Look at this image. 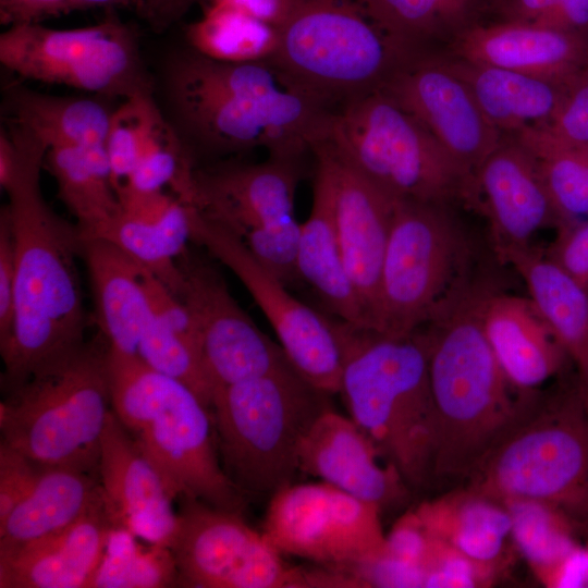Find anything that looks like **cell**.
<instances>
[{"instance_id": "18", "label": "cell", "mask_w": 588, "mask_h": 588, "mask_svg": "<svg viewBox=\"0 0 588 588\" xmlns=\"http://www.w3.org/2000/svg\"><path fill=\"white\" fill-rule=\"evenodd\" d=\"M463 206L485 218L494 258L560 225L536 158L513 135H503L470 173Z\"/></svg>"}, {"instance_id": "27", "label": "cell", "mask_w": 588, "mask_h": 588, "mask_svg": "<svg viewBox=\"0 0 588 588\" xmlns=\"http://www.w3.org/2000/svg\"><path fill=\"white\" fill-rule=\"evenodd\" d=\"M98 332L111 351L138 357L150 316L147 269L102 238L82 240Z\"/></svg>"}, {"instance_id": "48", "label": "cell", "mask_w": 588, "mask_h": 588, "mask_svg": "<svg viewBox=\"0 0 588 588\" xmlns=\"http://www.w3.org/2000/svg\"><path fill=\"white\" fill-rule=\"evenodd\" d=\"M15 245L5 206L0 211V353L11 340L14 318Z\"/></svg>"}, {"instance_id": "10", "label": "cell", "mask_w": 588, "mask_h": 588, "mask_svg": "<svg viewBox=\"0 0 588 588\" xmlns=\"http://www.w3.org/2000/svg\"><path fill=\"white\" fill-rule=\"evenodd\" d=\"M270 60L334 109L381 90L411 54L354 0H296Z\"/></svg>"}, {"instance_id": "4", "label": "cell", "mask_w": 588, "mask_h": 588, "mask_svg": "<svg viewBox=\"0 0 588 588\" xmlns=\"http://www.w3.org/2000/svg\"><path fill=\"white\" fill-rule=\"evenodd\" d=\"M332 318L348 416L413 492L432 487L436 421L421 333L394 336Z\"/></svg>"}, {"instance_id": "21", "label": "cell", "mask_w": 588, "mask_h": 588, "mask_svg": "<svg viewBox=\"0 0 588 588\" xmlns=\"http://www.w3.org/2000/svg\"><path fill=\"white\" fill-rule=\"evenodd\" d=\"M298 471L376 504L381 512L404 504L413 493L358 425L333 407L316 419L303 439Z\"/></svg>"}, {"instance_id": "13", "label": "cell", "mask_w": 588, "mask_h": 588, "mask_svg": "<svg viewBox=\"0 0 588 588\" xmlns=\"http://www.w3.org/2000/svg\"><path fill=\"white\" fill-rule=\"evenodd\" d=\"M192 242L243 283L273 329L293 367L322 392L339 394L343 348L331 315L295 297L237 235L191 206Z\"/></svg>"}, {"instance_id": "32", "label": "cell", "mask_w": 588, "mask_h": 588, "mask_svg": "<svg viewBox=\"0 0 588 588\" xmlns=\"http://www.w3.org/2000/svg\"><path fill=\"white\" fill-rule=\"evenodd\" d=\"M411 53L442 52L483 22L493 0H354Z\"/></svg>"}, {"instance_id": "8", "label": "cell", "mask_w": 588, "mask_h": 588, "mask_svg": "<svg viewBox=\"0 0 588 588\" xmlns=\"http://www.w3.org/2000/svg\"><path fill=\"white\" fill-rule=\"evenodd\" d=\"M108 348L98 332L69 357L5 393L0 441L42 466L98 475L101 436L112 411Z\"/></svg>"}, {"instance_id": "30", "label": "cell", "mask_w": 588, "mask_h": 588, "mask_svg": "<svg viewBox=\"0 0 588 588\" xmlns=\"http://www.w3.org/2000/svg\"><path fill=\"white\" fill-rule=\"evenodd\" d=\"M101 494L98 475L45 467L33 489L0 523V559L71 526Z\"/></svg>"}, {"instance_id": "42", "label": "cell", "mask_w": 588, "mask_h": 588, "mask_svg": "<svg viewBox=\"0 0 588 588\" xmlns=\"http://www.w3.org/2000/svg\"><path fill=\"white\" fill-rule=\"evenodd\" d=\"M301 224L294 218L238 236L255 259L290 289L301 283L297 270Z\"/></svg>"}, {"instance_id": "2", "label": "cell", "mask_w": 588, "mask_h": 588, "mask_svg": "<svg viewBox=\"0 0 588 588\" xmlns=\"http://www.w3.org/2000/svg\"><path fill=\"white\" fill-rule=\"evenodd\" d=\"M19 154L15 177L4 205L15 245L12 335L1 352L5 394L81 348L87 318L77 257L78 228L46 201L40 174L48 147L29 131L10 127Z\"/></svg>"}, {"instance_id": "1", "label": "cell", "mask_w": 588, "mask_h": 588, "mask_svg": "<svg viewBox=\"0 0 588 588\" xmlns=\"http://www.w3.org/2000/svg\"><path fill=\"white\" fill-rule=\"evenodd\" d=\"M154 95L194 159L256 148L302 158L326 138L336 110L270 60L224 62L189 47L167 58Z\"/></svg>"}, {"instance_id": "51", "label": "cell", "mask_w": 588, "mask_h": 588, "mask_svg": "<svg viewBox=\"0 0 588 588\" xmlns=\"http://www.w3.org/2000/svg\"><path fill=\"white\" fill-rule=\"evenodd\" d=\"M550 588L588 587V544H577L551 565L535 573Z\"/></svg>"}, {"instance_id": "43", "label": "cell", "mask_w": 588, "mask_h": 588, "mask_svg": "<svg viewBox=\"0 0 588 588\" xmlns=\"http://www.w3.org/2000/svg\"><path fill=\"white\" fill-rule=\"evenodd\" d=\"M426 588H475L488 586L498 566L477 562L457 549L434 538L425 564Z\"/></svg>"}, {"instance_id": "31", "label": "cell", "mask_w": 588, "mask_h": 588, "mask_svg": "<svg viewBox=\"0 0 588 588\" xmlns=\"http://www.w3.org/2000/svg\"><path fill=\"white\" fill-rule=\"evenodd\" d=\"M414 510L433 538L477 562L504 563L511 518L502 503L463 485L422 501Z\"/></svg>"}, {"instance_id": "35", "label": "cell", "mask_w": 588, "mask_h": 588, "mask_svg": "<svg viewBox=\"0 0 588 588\" xmlns=\"http://www.w3.org/2000/svg\"><path fill=\"white\" fill-rule=\"evenodd\" d=\"M191 206L174 195L154 218L120 210L95 238L112 243L179 296L183 279L177 258L192 242Z\"/></svg>"}, {"instance_id": "45", "label": "cell", "mask_w": 588, "mask_h": 588, "mask_svg": "<svg viewBox=\"0 0 588 588\" xmlns=\"http://www.w3.org/2000/svg\"><path fill=\"white\" fill-rule=\"evenodd\" d=\"M45 467L0 441V523L33 489Z\"/></svg>"}, {"instance_id": "52", "label": "cell", "mask_w": 588, "mask_h": 588, "mask_svg": "<svg viewBox=\"0 0 588 588\" xmlns=\"http://www.w3.org/2000/svg\"><path fill=\"white\" fill-rule=\"evenodd\" d=\"M207 2L235 7L280 28L290 16L296 0H207Z\"/></svg>"}, {"instance_id": "25", "label": "cell", "mask_w": 588, "mask_h": 588, "mask_svg": "<svg viewBox=\"0 0 588 588\" xmlns=\"http://www.w3.org/2000/svg\"><path fill=\"white\" fill-rule=\"evenodd\" d=\"M313 203L301 224L297 270L321 302L324 313L350 324L369 328L359 296L346 271L334 222V188L329 159L316 144Z\"/></svg>"}, {"instance_id": "29", "label": "cell", "mask_w": 588, "mask_h": 588, "mask_svg": "<svg viewBox=\"0 0 588 588\" xmlns=\"http://www.w3.org/2000/svg\"><path fill=\"white\" fill-rule=\"evenodd\" d=\"M442 54L467 85L486 118L503 135L547 126L561 105L568 82Z\"/></svg>"}, {"instance_id": "17", "label": "cell", "mask_w": 588, "mask_h": 588, "mask_svg": "<svg viewBox=\"0 0 588 588\" xmlns=\"http://www.w3.org/2000/svg\"><path fill=\"white\" fill-rule=\"evenodd\" d=\"M381 90L414 115L469 173L503 138L441 52L411 54Z\"/></svg>"}, {"instance_id": "54", "label": "cell", "mask_w": 588, "mask_h": 588, "mask_svg": "<svg viewBox=\"0 0 588 588\" xmlns=\"http://www.w3.org/2000/svg\"><path fill=\"white\" fill-rule=\"evenodd\" d=\"M569 29L588 35V0H559Z\"/></svg>"}, {"instance_id": "37", "label": "cell", "mask_w": 588, "mask_h": 588, "mask_svg": "<svg viewBox=\"0 0 588 588\" xmlns=\"http://www.w3.org/2000/svg\"><path fill=\"white\" fill-rule=\"evenodd\" d=\"M513 136L538 162L559 217L558 229L587 220L588 148L564 144L543 127L526 128Z\"/></svg>"}, {"instance_id": "23", "label": "cell", "mask_w": 588, "mask_h": 588, "mask_svg": "<svg viewBox=\"0 0 588 588\" xmlns=\"http://www.w3.org/2000/svg\"><path fill=\"white\" fill-rule=\"evenodd\" d=\"M489 346L510 384L530 393L566 373L572 364L529 296L489 286L479 303Z\"/></svg>"}, {"instance_id": "12", "label": "cell", "mask_w": 588, "mask_h": 588, "mask_svg": "<svg viewBox=\"0 0 588 588\" xmlns=\"http://www.w3.org/2000/svg\"><path fill=\"white\" fill-rule=\"evenodd\" d=\"M0 62L21 78L107 99L155 90L135 30L114 16L77 28L42 23L7 27L0 35Z\"/></svg>"}, {"instance_id": "50", "label": "cell", "mask_w": 588, "mask_h": 588, "mask_svg": "<svg viewBox=\"0 0 588 588\" xmlns=\"http://www.w3.org/2000/svg\"><path fill=\"white\" fill-rule=\"evenodd\" d=\"M73 11L72 0H0V23L7 27L38 24Z\"/></svg>"}, {"instance_id": "7", "label": "cell", "mask_w": 588, "mask_h": 588, "mask_svg": "<svg viewBox=\"0 0 588 588\" xmlns=\"http://www.w3.org/2000/svg\"><path fill=\"white\" fill-rule=\"evenodd\" d=\"M330 396L293 365L215 391L210 411L230 481L246 497H271L292 483L301 443L332 407Z\"/></svg>"}, {"instance_id": "46", "label": "cell", "mask_w": 588, "mask_h": 588, "mask_svg": "<svg viewBox=\"0 0 588 588\" xmlns=\"http://www.w3.org/2000/svg\"><path fill=\"white\" fill-rule=\"evenodd\" d=\"M546 256L588 290V219L556 230Z\"/></svg>"}, {"instance_id": "5", "label": "cell", "mask_w": 588, "mask_h": 588, "mask_svg": "<svg viewBox=\"0 0 588 588\" xmlns=\"http://www.w3.org/2000/svg\"><path fill=\"white\" fill-rule=\"evenodd\" d=\"M107 365L112 409L173 498L242 514L246 495L222 468L210 408L139 357L108 348Z\"/></svg>"}, {"instance_id": "40", "label": "cell", "mask_w": 588, "mask_h": 588, "mask_svg": "<svg viewBox=\"0 0 588 588\" xmlns=\"http://www.w3.org/2000/svg\"><path fill=\"white\" fill-rule=\"evenodd\" d=\"M195 169L193 155L162 114L135 168L117 194L146 195L170 187L171 193L194 205Z\"/></svg>"}, {"instance_id": "16", "label": "cell", "mask_w": 588, "mask_h": 588, "mask_svg": "<svg viewBox=\"0 0 588 588\" xmlns=\"http://www.w3.org/2000/svg\"><path fill=\"white\" fill-rule=\"evenodd\" d=\"M177 265L183 279L179 297L196 321L212 395L218 389L292 365L281 345L236 302L211 260L188 247Z\"/></svg>"}, {"instance_id": "11", "label": "cell", "mask_w": 588, "mask_h": 588, "mask_svg": "<svg viewBox=\"0 0 588 588\" xmlns=\"http://www.w3.org/2000/svg\"><path fill=\"white\" fill-rule=\"evenodd\" d=\"M326 138L395 200L463 205L470 173L383 90L336 109Z\"/></svg>"}, {"instance_id": "49", "label": "cell", "mask_w": 588, "mask_h": 588, "mask_svg": "<svg viewBox=\"0 0 588 588\" xmlns=\"http://www.w3.org/2000/svg\"><path fill=\"white\" fill-rule=\"evenodd\" d=\"M492 12L501 21L569 29L559 0H493Z\"/></svg>"}, {"instance_id": "41", "label": "cell", "mask_w": 588, "mask_h": 588, "mask_svg": "<svg viewBox=\"0 0 588 588\" xmlns=\"http://www.w3.org/2000/svg\"><path fill=\"white\" fill-rule=\"evenodd\" d=\"M161 117L154 94L132 96L115 106L103 147L117 192L135 168Z\"/></svg>"}, {"instance_id": "6", "label": "cell", "mask_w": 588, "mask_h": 588, "mask_svg": "<svg viewBox=\"0 0 588 588\" xmlns=\"http://www.w3.org/2000/svg\"><path fill=\"white\" fill-rule=\"evenodd\" d=\"M499 502L528 499L562 510L588 532V411L574 372L524 407L464 482Z\"/></svg>"}, {"instance_id": "47", "label": "cell", "mask_w": 588, "mask_h": 588, "mask_svg": "<svg viewBox=\"0 0 588 588\" xmlns=\"http://www.w3.org/2000/svg\"><path fill=\"white\" fill-rule=\"evenodd\" d=\"M433 543L434 538L412 509L401 515L385 534L384 553L424 568Z\"/></svg>"}, {"instance_id": "15", "label": "cell", "mask_w": 588, "mask_h": 588, "mask_svg": "<svg viewBox=\"0 0 588 588\" xmlns=\"http://www.w3.org/2000/svg\"><path fill=\"white\" fill-rule=\"evenodd\" d=\"M381 514L327 482H292L271 495L261 531L283 555L336 566L384 553Z\"/></svg>"}, {"instance_id": "24", "label": "cell", "mask_w": 588, "mask_h": 588, "mask_svg": "<svg viewBox=\"0 0 588 588\" xmlns=\"http://www.w3.org/2000/svg\"><path fill=\"white\" fill-rule=\"evenodd\" d=\"M442 53L534 76L569 81L588 65V35L561 27L481 22Z\"/></svg>"}, {"instance_id": "3", "label": "cell", "mask_w": 588, "mask_h": 588, "mask_svg": "<svg viewBox=\"0 0 588 588\" xmlns=\"http://www.w3.org/2000/svg\"><path fill=\"white\" fill-rule=\"evenodd\" d=\"M487 273L419 331L436 421L432 483H464L520 414L518 393L502 372L482 331L479 303L494 284Z\"/></svg>"}, {"instance_id": "33", "label": "cell", "mask_w": 588, "mask_h": 588, "mask_svg": "<svg viewBox=\"0 0 588 588\" xmlns=\"http://www.w3.org/2000/svg\"><path fill=\"white\" fill-rule=\"evenodd\" d=\"M100 96L44 94L23 85L5 89L10 122L54 146H103L113 107Z\"/></svg>"}, {"instance_id": "26", "label": "cell", "mask_w": 588, "mask_h": 588, "mask_svg": "<svg viewBox=\"0 0 588 588\" xmlns=\"http://www.w3.org/2000/svg\"><path fill=\"white\" fill-rule=\"evenodd\" d=\"M115 527L101 494L71 526L0 559V588H86Z\"/></svg>"}, {"instance_id": "53", "label": "cell", "mask_w": 588, "mask_h": 588, "mask_svg": "<svg viewBox=\"0 0 588 588\" xmlns=\"http://www.w3.org/2000/svg\"><path fill=\"white\" fill-rule=\"evenodd\" d=\"M194 0H146L144 16L162 28L179 19Z\"/></svg>"}, {"instance_id": "44", "label": "cell", "mask_w": 588, "mask_h": 588, "mask_svg": "<svg viewBox=\"0 0 588 588\" xmlns=\"http://www.w3.org/2000/svg\"><path fill=\"white\" fill-rule=\"evenodd\" d=\"M543 128L564 144L588 148V74L567 82L554 118Z\"/></svg>"}, {"instance_id": "38", "label": "cell", "mask_w": 588, "mask_h": 588, "mask_svg": "<svg viewBox=\"0 0 588 588\" xmlns=\"http://www.w3.org/2000/svg\"><path fill=\"white\" fill-rule=\"evenodd\" d=\"M131 531L115 527L86 588L177 587L179 572L169 547H143Z\"/></svg>"}, {"instance_id": "36", "label": "cell", "mask_w": 588, "mask_h": 588, "mask_svg": "<svg viewBox=\"0 0 588 588\" xmlns=\"http://www.w3.org/2000/svg\"><path fill=\"white\" fill-rule=\"evenodd\" d=\"M185 34L191 49L224 62L271 60L280 37L279 28L241 9L218 3H208Z\"/></svg>"}, {"instance_id": "14", "label": "cell", "mask_w": 588, "mask_h": 588, "mask_svg": "<svg viewBox=\"0 0 588 588\" xmlns=\"http://www.w3.org/2000/svg\"><path fill=\"white\" fill-rule=\"evenodd\" d=\"M179 525L170 546L177 587L305 588L309 571L287 564L242 514L181 498Z\"/></svg>"}, {"instance_id": "28", "label": "cell", "mask_w": 588, "mask_h": 588, "mask_svg": "<svg viewBox=\"0 0 588 588\" xmlns=\"http://www.w3.org/2000/svg\"><path fill=\"white\" fill-rule=\"evenodd\" d=\"M523 279L528 296L568 357L588 411V290L538 247L510 249L497 258Z\"/></svg>"}, {"instance_id": "34", "label": "cell", "mask_w": 588, "mask_h": 588, "mask_svg": "<svg viewBox=\"0 0 588 588\" xmlns=\"http://www.w3.org/2000/svg\"><path fill=\"white\" fill-rule=\"evenodd\" d=\"M44 169L54 179L58 196L76 218L82 240L95 238L120 212L103 146H54Z\"/></svg>"}, {"instance_id": "20", "label": "cell", "mask_w": 588, "mask_h": 588, "mask_svg": "<svg viewBox=\"0 0 588 588\" xmlns=\"http://www.w3.org/2000/svg\"><path fill=\"white\" fill-rule=\"evenodd\" d=\"M326 152L333 176L334 222L343 261L375 330L383 257L397 200L391 198L327 139Z\"/></svg>"}, {"instance_id": "55", "label": "cell", "mask_w": 588, "mask_h": 588, "mask_svg": "<svg viewBox=\"0 0 588 588\" xmlns=\"http://www.w3.org/2000/svg\"><path fill=\"white\" fill-rule=\"evenodd\" d=\"M75 11L90 9H130L145 14L146 0H72Z\"/></svg>"}, {"instance_id": "9", "label": "cell", "mask_w": 588, "mask_h": 588, "mask_svg": "<svg viewBox=\"0 0 588 588\" xmlns=\"http://www.w3.org/2000/svg\"><path fill=\"white\" fill-rule=\"evenodd\" d=\"M453 205L399 201L383 257L375 330L415 333L487 272Z\"/></svg>"}, {"instance_id": "22", "label": "cell", "mask_w": 588, "mask_h": 588, "mask_svg": "<svg viewBox=\"0 0 588 588\" xmlns=\"http://www.w3.org/2000/svg\"><path fill=\"white\" fill-rule=\"evenodd\" d=\"M98 476L115 526L170 548L179 525L175 499L113 409L101 436Z\"/></svg>"}, {"instance_id": "19", "label": "cell", "mask_w": 588, "mask_h": 588, "mask_svg": "<svg viewBox=\"0 0 588 588\" xmlns=\"http://www.w3.org/2000/svg\"><path fill=\"white\" fill-rule=\"evenodd\" d=\"M301 158L221 161L195 169V206L241 236L295 218Z\"/></svg>"}, {"instance_id": "39", "label": "cell", "mask_w": 588, "mask_h": 588, "mask_svg": "<svg viewBox=\"0 0 588 588\" xmlns=\"http://www.w3.org/2000/svg\"><path fill=\"white\" fill-rule=\"evenodd\" d=\"M511 518L510 540L532 573L551 565L572 549L579 534V524L562 510L546 502L528 499L502 503Z\"/></svg>"}]
</instances>
